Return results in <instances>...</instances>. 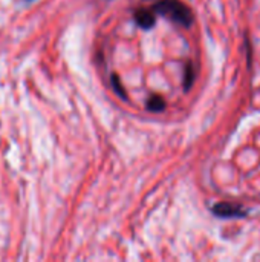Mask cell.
<instances>
[{"mask_svg": "<svg viewBox=\"0 0 260 262\" xmlns=\"http://www.w3.org/2000/svg\"><path fill=\"white\" fill-rule=\"evenodd\" d=\"M135 20L136 23L144 28V29H150L155 21H156V17H155V12L149 8H141L135 12Z\"/></svg>", "mask_w": 260, "mask_h": 262, "instance_id": "3957f363", "label": "cell"}, {"mask_svg": "<svg viewBox=\"0 0 260 262\" xmlns=\"http://www.w3.org/2000/svg\"><path fill=\"white\" fill-rule=\"evenodd\" d=\"M147 107H149L152 112H161V111L166 107V103H164V100H162L159 95H153L152 98H149Z\"/></svg>", "mask_w": 260, "mask_h": 262, "instance_id": "277c9868", "label": "cell"}, {"mask_svg": "<svg viewBox=\"0 0 260 262\" xmlns=\"http://www.w3.org/2000/svg\"><path fill=\"white\" fill-rule=\"evenodd\" d=\"M153 11L172 18L173 21L188 28L193 23V14L187 5L181 0H158L153 5Z\"/></svg>", "mask_w": 260, "mask_h": 262, "instance_id": "6da1fadb", "label": "cell"}, {"mask_svg": "<svg viewBox=\"0 0 260 262\" xmlns=\"http://www.w3.org/2000/svg\"><path fill=\"white\" fill-rule=\"evenodd\" d=\"M213 213L216 216L221 218H239V216H245L247 212L238 206V204H231V203H219L213 207Z\"/></svg>", "mask_w": 260, "mask_h": 262, "instance_id": "7a4b0ae2", "label": "cell"}, {"mask_svg": "<svg viewBox=\"0 0 260 262\" xmlns=\"http://www.w3.org/2000/svg\"><path fill=\"white\" fill-rule=\"evenodd\" d=\"M112 84H113L115 92H116L121 98H127V97H126V94L123 92V88H121V84H120V81H118V77H116V75H113V77H112Z\"/></svg>", "mask_w": 260, "mask_h": 262, "instance_id": "8992f818", "label": "cell"}, {"mask_svg": "<svg viewBox=\"0 0 260 262\" xmlns=\"http://www.w3.org/2000/svg\"><path fill=\"white\" fill-rule=\"evenodd\" d=\"M185 80H184V88L185 89H190V86L193 84V81H195V68H193V64L192 63H188L187 66H185Z\"/></svg>", "mask_w": 260, "mask_h": 262, "instance_id": "5b68a950", "label": "cell"}]
</instances>
